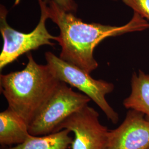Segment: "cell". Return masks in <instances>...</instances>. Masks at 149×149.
Returning a JSON list of instances; mask_svg holds the SVG:
<instances>
[{"label": "cell", "instance_id": "1", "mask_svg": "<svg viewBox=\"0 0 149 149\" xmlns=\"http://www.w3.org/2000/svg\"><path fill=\"white\" fill-rule=\"evenodd\" d=\"M48 13L49 18L59 27L56 42L61 47L59 57L89 74L98 68L93 52L103 40L149 28L148 22L136 12L122 26L85 23L74 13L61 9L54 0L48 2Z\"/></svg>", "mask_w": 149, "mask_h": 149}, {"label": "cell", "instance_id": "2", "mask_svg": "<svg viewBox=\"0 0 149 149\" xmlns=\"http://www.w3.org/2000/svg\"><path fill=\"white\" fill-rule=\"evenodd\" d=\"M19 71L0 75L1 92L8 107L29 124L52 96L60 82L47 64L40 65L32 54Z\"/></svg>", "mask_w": 149, "mask_h": 149}, {"label": "cell", "instance_id": "3", "mask_svg": "<svg viewBox=\"0 0 149 149\" xmlns=\"http://www.w3.org/2000/svg\"><path fill=\"white\" fill-rule=\"evenodd\" d=\"M40 8V18L37 26L29 33L19 32L11 27L7 21V10L4 6L0 8V32L3 40L0 54V70L11 64L24 54L37 50L43 45L53 47L58 36H54L48 32L46 22L49 19L48 3L44 0H38Z\"/></svg>", "mask_w": 149, "mask_h": 149}, {"label": "cell", "instance_id": "4", "mask_svg": "<svg viewBox=\"0 0 149 149\" xmlns=\"http://www.w3.org/2000/svg\"><path fill=\"white\" fill-rule=\"evenodd\" d=\"M47 64L60 81L77 88L94 102L114 124L119 121V115L109 105L106 98L112 92L114 85L102 80H96L90 74L73 64L64 61L53 53L45 54Z\"/></svg>", "mask_w": 149, "mask_h": 149}, {"label": "cell", "instance_id": "5", "mask_svg": "<svg viewBox=\"0 0 149 149\" xmlns=\"http://www.w3.org/2000/svg\"><path fill=\"white\" fill-rule=\"evenodd\" d=\"M90 98L75 92L60 81L52 96L30 123L29 132L41 136L56 132L60 125L75 112L88 105Z\"/></svg>", "mask_w": 149, "mask_h": 149}, {"label": "cell", "instance_id": "6", "mask_svg": "<svg viewBox=\"0 0 149 149\" xmlns=\"http://www.w3.org/2000/svg\"><path fill=\"white\" fill-rule=\"evenodd\" d=\"M64 129L74 134L71 149H107L109 130L100 122L98 112L88 105L66 119L56 132Z\"/></svg>", "mask_w": 149, "mask_h": 149}, {"label": "cell", "instance_id": "7", "mask_svg": "<svg viewBox=\"0 0 149 149\" xmlns=\"http://www.w3.org/2000/svg\"><path fill=\"white\" fill-rule=\"evenodd\" d=\"M107 149H149V120L144 114L129 109L122 123L109 130Z\"/></svg>", "mask_w": 149, "mask_h": 149}, {"label": "cell", "instance_id": "8", "mask_svg": "<svg viewBox=\"0 0 149 149\" xmlns=\"http://www.w3.org/2000/svg\"><path fill=\"white\" fill-rule=\"evenodd\" d=\"M31 134L29 124L16 112L8 107L0 113V144L16 146L24 142Z\"/></svg>", "mask_w": 149, "mask_h": 149}, {"label": "cell", "instance_id": "9", "mask_svg": "<svg viewBox=\"0 0 149 149\" xmlns=\"http://www.w3.org/2000/svg\"><path fill=\"white\" fill-rule=\"evenodd\" d=\"M128 109L141 112L149 120V74L141 70L134 72L131 79V93L123 101Z\"/></svg>", "mask_w": 149, "mask_h": 149}, {"label": "cell", "instance_id": "10", "mask_svg": "<svg viewBox=\"0 0 149 149\" xmlns=\"http://www.w3.org/2000/svg\"><path fill=\"white\" fill-rule=\"evenodd\" d=\"M69 130L64 129L41 136L30 135L23 143L5 149H69L73 139Z\"/></svg>", "mask_w": 149, "mask_h": 149}, {"label": "cell", "instance_id": "11", "mask_svg": "<svg viewBox=\"0 0 149 149\" xmlns=\"http://www.w3.org/2000/svg\"><path fill=\"white\" fill-rule=\"evenodd\" d=\"M143 18L149 20V0H122Z\"/></svg>", "mask_w": 149, "mask_h": 149}, {"label": "cell", "instance_id": "12", "mask_svg": "<svg viewBox=\"0 0 149 149\" xmlns=\"http://www.w3.org/2000/svg\"><path fill=\"white\" fill-rule=\"evenodd\" d=\"M48 3L49 0H44ZM59 7L66 12L75 14L78 8V5L74 0H54Z\"/></svg>", "mask_w": 149, "mask_h": 149}, {"label": "cell", "instance_id": "13", "mask_svg": "<svg viewBox=\"0 0 149 149\" xmlns=\"http://www.w3.org/2000/svg\"><path fill=\"white\" fill-rule=\"evenodd\" d=\"M114 1H117V0H114Z\"/></svg>", "mask_w": 149, "mask_h": 149}, {"label": "cell", "instance_id": "14", "mask_svg": "<svg viewBox=\"0 0 149 149\" xmlns=\"http://www.w3.org/2000/svg\"></svg>", "mask_w": 149, "mask_h": 149}]
</instances>
